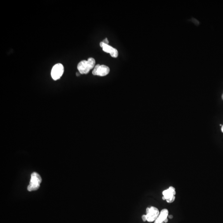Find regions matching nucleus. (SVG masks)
<instances>
[{
	"label": "nucleus",
	"mask_w": 223,
	"mask_h": 223,
	"mask_svg": "<svg viewBox=\"0 0 223 223\" xmlns=\"http://www.w3.org/2000/svg\"><path fill=\"white\" fill-rule=\"evenodd\" d=\"M154 63L155 65H157V66H161L163 65V62H162V61L161 59H160V57H159V58H158V59L154 61Z\"/></svg>",
	"instance_id": "5"
},
{
	"label": "nucleus",
	"mask_w": 223,
	"mask_h": 223,
	"mask_svg": "<svg viewBox=\"0 0 223 223\" xmlns=\"http://www.w3.org/2000/svg\"><path fill=\"white\" fill-rule=\"evenodd\" d=\"M142 96V89L135 86L131 91L125 90L120 92L116 98V103L121 111H130L136 104L141 102Z\"/></svg>",
	"instance_id": "1"
},
{
	"label": "nucleus",
	"mask_w": 223,
	"mask_h": 223,
	"mask_svg": "<svg viewBox=\"0 0 223 223\" xmlns=\"http://www.w3.org/2000/svg\"><path fill=\"white\" fill-rule=\"evenodd\" d=\"M164 102L157 97H145L141 102L138 110L141 113L155 115L159 114L164 109Z\"/></svg>",
	"instance_id": "3"
},
{
	"label": "nucleus",
	"mask_w": 223,
	"mask_h": 223,
	"mask_svg": "<svg viewBox=\"0 0 223 223\" xmlns=\"http://www.w3.org/2000/svg\"><path fill=\"white\" fill-rule=\"evenodd\" d=\"M96 107V102L93 96L87 95L83 97L77 105L78 117L83 121L89 118L94 112Z\"/></svg>",
	"instance_id": "2"
},
{
	"label": "nucleus",
	"mask_w": 223,
	"mask_h": 223,
	"mask_svg": "<svg viewBox=\"0 0 223 223\" xmlns=\"http://www.w3.org/2000/svg\"><path fill=\"white\" fill-rule=\"evenodd\" d=\"M115 114H118L119 113V111L117 109H115Z\"/></svg>",
	"instance_id": "6"
},
{
	"label": "nucleus",
	"mask_w": 223,
	"mask_h": 223,
	"mask_svg": "<svg viewBox=\"0 0 223 223\" xmlns=\"http://www.w3.org/2000/svg\"><path fill=\"white\" fill-rule=\"evenodd\" d=\"M150 69L154 72L156 78L164 79L167 85L175 86L177 84V78L176 75L169 70L163 68L162 66H157L154 63H151Z\"/></svg>",
	"instance_id": "4"
}]
</instances>
